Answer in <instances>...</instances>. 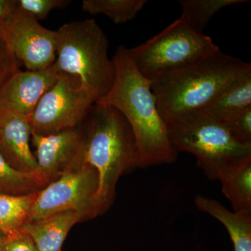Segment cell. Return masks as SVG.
I'll return each instance as SVG.
<instances>
[{"instance_id":"6da1fadb","label":"cell","mask_w":251,"mask_h":251,"mask_svg":"<svg viewBox=\"0 0 251 251\" xmlns=\"http://www.w3.org/2000/svg\"><path fill=\"white\" fill-rule=\"evenodd\" d=\"M115 76L111 88L96 103L116 108L125 117L136 145L138 168L176 161L168 125L162 118L151 90V82L135 67L128 49L119 46L112 58Z\"/></svg>"},{"instance_id":"7a4b0ae2","label":"cell","mask_w":251,"mask_h":251,"mask_svg":"<svg viewBox=\"0 0 251 251\" xmlns=\"http://www.w3.org/2000/svg\"><path fill=\"white\" fill-rule=\"evenodd\" d=\"M250 63L221 50L151 82L158 111L167 125L206 108L244 73Z\"/></svg>"},{"instance_id":"3957f363","label":"cell","mask_w":251,"mask_h":251,"mask_svg":"<svg viewBox=\"0 0 251 251\" xmlns=\"http://www.w3.org/2000/svg\"><path fill=\"white\" fill-rule=\"evenodd\" d=\"M86 119L81 158L98 175L96 202L100 214L113 200L120 176L138 168L136 145L129 125L116 108L95 103Z\"/></svg>"},{"instance_id":"277c9868","label":"cell","mask_w":251,"mask_h":251,"mask_svg":"<svg viewBox=\"0 0 251 251\" xmlns=\"http://www.w3.org/2000/svg\"><path fill=\"white\" fill-rule=\"evenodd\" d=\"M54 67L74 77L97 100L111 88L115 67L108 56V40L94 19L74 21L57 29Z\"/></svg>"},{"instance_id":"5b68a950","label":"cell","mask_w":251,"mask_h":251,"mask_svg":"<svg viewBox=\"0 0 251 251\" xmlns=\"http://www.w3.org/2000/svg\"><path fill=\"white\" fill-rule=\"evenodd\" d=\"M168 135L176 153L188 152L210 179H217L225 167L251 157V144L239 143L222 122L201 110L191 112L168 125Z\"/></svg>"},{"instance_id":"8992f818","label":"cell","mask_w":251,"mask_h":251,"mask_svg":"<svg viewBox=\"0 0 251 251\" xmlns=\"http://www.w3.org/2000/svg\"><path fill=\"white\" fill-rule=\"evenodd\" d=\"M220 50L209 36L179 18L141 45L128 49L132 62L148 80H156Z\"/></svg>"},{"instance_id":"52a82bcc","label":"cell","mask_w":251,"mask_h":251,"mask_svg":"<svg viewBox=\"0 0 251 251\" xmlns=\"http://www.w3.org/2000/svg\"><path fill=\"white\" fill-rule=\"evenodd\" d=\"M98 187L97 172L80 156L65 173L37 193L28 221L68 211H82L89 218L98 216L96 202Z\"/></svg>"},{"instance_id":"ba28073f","label":"cell","mask_w":251,"mask_h":251,"mask_svg":"<svg viewBox=\"0 0 251 251\" xmlns=\"http://www.w3.org/2000/svg\"><path fill=\"white\" fill-rule=\"evenodd\" d=\"M96 102L95 97L75 79L59 74L29 118L32 133L48 135L76 128L85 121Z\"/></svg>"},{"instance_id":"9c48e42d","label":"cell","mask_w":251,"mask_h":251,"mask_svg":"<svg viewBox=\"0 0 251 251\" xmlns=\"http://www.w3.org/2000/svg\"><path fill=\"white\" fill-rule=\"evenodd\" d=\"M0 33L27 71L43 70L55 62L57 31L43 27L35 20L11 15L0 23Z\"/></svg>"},{"instance_id":"30bf717a","label":"cell","mask_w":251,"mask_h":251,"mask_svg":"<svg viewBox=\"0 0 251 251\" xmlns=\"http://www.w3.org/2000/svg\"><path fill=\"white\" fill-rule=\"evenodd\" d=\"M59 75L54 64L39 71L18 69L0 90V110L16 112L29 120L39 100Z\"/></svg>"},{"instance_id":"8fae6325","label":"cell","mask_w":251,"mask_h":251,"mask_svg":"<svg viewBox=\"0 0 251 251\" xmlns=\"http://www.w3.org/2000/svg\"><path fill=\"white\" fill-rule=\"evenodd\" d=\"M31 138L38 169L49 182L69 169L82 153L83 133L77 128L48 135L31 133Z\"/></svg>"},{"instance_id":"7c38bea8","label":"cell","mask_w":251,"mask_h":251,"mask_svg":"<svg viewBox=\"0 0 251 251\" xmlns=\"http://www.w3.org/2000/svg\"><path fill=\"white\" fill-rule=\"evenodd\" d=\"M32 128L27 117L0 110V153L11 166L20 171L39 172L29 141Z\"/></svg>"},{"instance_id":"4fadbf2b","label":"cell","mask_w":251,"mask_h":251,"mask_svg":"<svg viewBox=\"0 0 251 251\" xmlns=\"http://www.w3.org/2000/svg\"><path fill=\"white\" fill-rule=\"evenodd\" d=\"M87 218L88 215L82 211H62L28 221L23 231L32 239L38 251H60L72 227Z\"/></svg>"},{"instance_id":"5bb4252c","label":"cell","mask_w":251,"mask_h":251,"mask_svg":"<svg viewBox=\"0 0 251 251\" xmlns=\"http://www.w3.org/2000/svg\"><path fill=\"white\" fill-rule=\"evenodd\" d=\"M195 204L200 211L224 225L233 244L234 251H251V213L229 211L215 200L202 196H196Z\"/></svg>"},{"instance_id":"9a60e30c","label":"cell","mask_w":251,"mask_h":251,"mask_svg":"<svg viewBox=\"0 0 251 251\" xmlns=\"http://www.w3.org/2000/svg\"><path fill=\"white\" fill-rule=\"evenodd\" d=\"M217 179L234 211L251 213V157L225 167Z\"/></svg>"},{"instance_id":"2e32d148","label":"cell","mask_w":251,"mask_h":251,"mask_svg":"<svg viewBox=\"0 0 251 251\" xmlns=\"http://www.w3.org/2000/svg\"><path fill=\"white\" fill-rule=\"evenodd\" d=\"M249 106H251V69L244 73L219 98L201 111L221 122Z\"/></svg>"},{"instance_id":"e0dca14e","label":"cell","mask_w":251,"mask_h":251,"mask_svg":"<svg viewBox=\"0 0 251 251\" xmlns=\"http://www.w3.org/2000/svg\"><path fill=\"white\" fill-rule=\"evenodd\" d=\"M38 192L25 195L0 193V232L6 237H14L22 232Z\"/></svg>"},{"instance_id":"ac0fdd59","label":"cell","mask_w":251,"mask_h":251,"mask_svg":"<svg viewBox=\"0 0 251 251\" xmlns=\"http://www.w3.org/2000/svg\"><path fill=\"white\" fill-rule=\"evenodd\" d=\"M49 181L39 172L18 171L11 166L0 153V193L25 195L37 192Z\"/></svg>"},{"instance_id":"d6986e66","label":"cell","mask_w":251,"mask_h":251,"mask_svg":"<svg viewBox=\"0 0 251 251\" xmlns=\"http://www.w3.org/2000/svg\"><path fill=\"white\" fill-rule=\"evenodd\" d=\"M181 8L180 18L190 27L203 33L209 21L225 8L244 4L248 0H180Z\"/></svg>"},{"instance_id":"ffe728a7","label":"cell","mask_w":251,"mask_h":251,"mask_svg":"<svg viewBox=\"0 0 251 251\" xmlns=\"http://www.w3.org/2000/svg\"><path fill=\"white\" fill-rule=\"evenodd\" d=\"M148 1L147 0H84L82 10L92 15H103L115 24L132 21Z\"/></svg>"},{"instance_id":"44dd1931","label":"cell","mask_w":251,"mask_h":251,"mask_svg":"<svg viewBox=\"0 0 251 251\" xmlns=\"http://www.w3.org/2000/svg\"><path fill=\"white\" fill-rule=\"evenodd\" d=\"M71 2L69 0H13L12 15L26 16L39 22L46 19L51 11L63 9Z\"/></svg>"},{"instance_id":"7402d4cb","label":"cell","mask_w":251,"mask_h":251,"mask_svg":"<svg viewBox=\"0 0 251 251\" xmlns=\"http://www.w3.org/2000/svg\"><path fill=\"white\" fill-rule=\"evenodd\" d=\"M221 122L234 139L251 144V106L234 112Z\"/></svg>"},{"instance_id":"603a6c76","label":"cell","mask_w":251,"mask_h":251,"mask_svg":"<svg viewBox=\"0 0 251 251\" xmlns=\"http://www.w3.org/2000/svg\"><path fill=\"white\" fill-rule=\"evenodd\" d=\"M18 69L17 59L0 33V90Z\"/></svg>"},{"instance_id":"cb8c5ba5","label":"cell","mask_w":251,"mask_h":251,"mask_svg":"<svg viewBox=\"0 0 251 251\" xmlns=\"http://www.w3.org/2000/svg\"><path fill=\"white\" fill-rule=\"evenodd\" d=\"M1 251H38L32 239L24 231L14 237H6Z\"/></svg>"},{"instance_id":"d4e9b609","label":"cell","mask_w":251,"mask_h":251,"mask_svg":"<svg viewBox=\"0 0 251 251\" xmlns=\"http://www.w3.org/2000/svg\"><path fill=\"white\" fill-rule=\"evenodd\" d=\"M13 14V0H0V23Z\"/></svg>"},{"instance_id":"484cf974","label":"cell","mask_w":251,"mask_h":251,"mask_svg":"<svg viewBox=\"0 0 251 251\" xmlns=\"http://www.w3.org/2000/svg\"><path fill=\"white\" fill-rule=\"evenodd\" d=\"M6 236H4V234L0 232V251H1V248H2L3 244H4V242L5 239H6Z\"/></svg>"},{"instance_id":"4316f807","label":"cell","mask_w":251,"mask_h":251,"mask_svg":"<svg viewBox=\"0 0 251 251\" xmlns=\"http://www.w3.org/2000/svg\"></svg>"}]
</instances>
